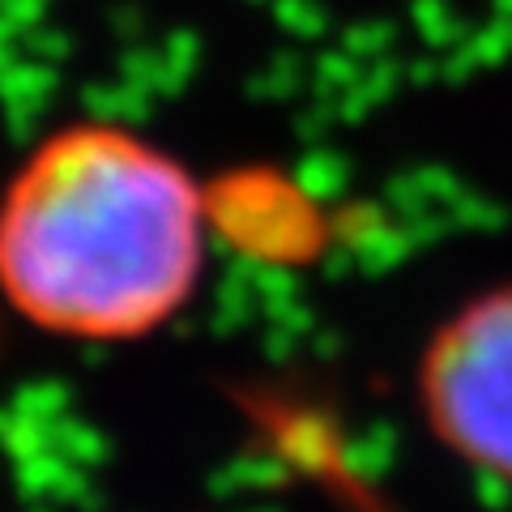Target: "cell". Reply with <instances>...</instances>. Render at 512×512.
Instances as JSON below:
<instances>
[{"instance_id": "obj_1", "label": "cell", "mask_w": 512, "mask_h": 512, "mask_svg": "<svg viewBox=\"0 0 512 512\" xmlns=\"http://www.w3.org/2000/svg\"><path fill=\"white\" fill-rule=\"evenodd\" d=\"M205 252L197 175L116 120L52 128L0 188V308L47 338H154L197 299Z\"/></svg>"}, {"instance_id": "obj_2", "label": "cell", "mask_w": 512, "mask_h": 512, "mask_svg": "<svg viewBox=\"0 0 512 512\" xmlns=\"http://www.w3.org/2000/svg\"><path fill=\"white\" fill-rule=\"evenodd\" d=\"M419 384L440 444L512 483V291L448 320L427 350Z\"/></svg>"}, {"instance_id": "obj_3", "label": "cell", "mask_w": 512, "mask_h": 512, "mask_svg": "<svg viewBox=\"0 0 512 512\" xmlns=\"http://www.w3.org/2000/svg\"><path fill=\"white\" fill-rule=\"evenodd\" d=\"M0 316H5V308H0Z\"/></svg>"}]
</instances>
